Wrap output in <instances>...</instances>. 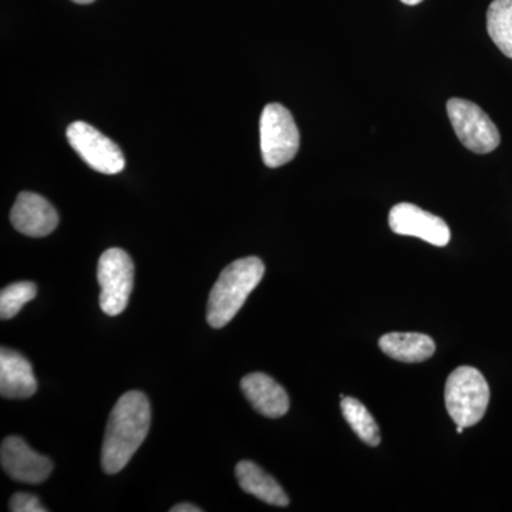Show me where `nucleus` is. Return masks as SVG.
Wrapping results in <instances>:
<instances>
[{
    "mask_svg": "<svg viewBox=\"0 0 512 512\" xmlns=\"http://www.w3.org/2000/svg\"><path fill=\"white\" fill-rule=\"evenodd\" d=\"M264 274V262L256 256L238 259L221 272L208 299L207 320L212 328H224L235 318Z\"/></svg>",
    "mask_w": 512,
    "mask_h": 512,
    "instance_id": "f03ea898",
    "label": "nucleus"
},
{
    "mask_svg": "<svg viewBox=\"0 0 512 512\" xmlns=\"http://www.w3.org/2000/svg\"><path fill=\"white\" fill-rule=\"evenodd\" d=\"M261 153L266 167L278 168L288 164L298 154L301 146L298 126L291 111L279 103L265 106L262 111Z\"/></svg>",
    "mask_w": 512,
    "mask_h": 512,
    "instance_id": "20e7f679",
    "label": "nucleus"
},
{
    "mask_svg": "<svg viewBox=\"0 0 512 512\" xmlns=\"http://www.w3.org/2000/svg\"><path fill=\"white\" fill-rule=\"evenodd\" d=\"M444 400L454 423L466 429L483 419L490 402V387L474 367H457L448 376Z\"/></svg>",
    "mask_w": 512,
    "mask_h": 512,
    "instance_id": "7ed1b4c3",
    "label": "nucleus"
},
{
    "mask_svg": "<svg viewBox=\"0 0 512 512\" xmlns=\"http://www.w3.org/2000/svg\"><path fill=\"white\" fill-rule=\"evenodd\" d=\"M403 3H406V5L414 6L419 5V3L423 2V0H402Z\"/></svg>",
    "mask_w": 512,
    "mask_h": 512,
    "instance_id": "aec40b11",
    "label": "nucleus"
},
{
    "mask_svg": "<svg viewBox=\"0 0 512 512\" xmlns=\"http://www.w3.org/2000/svg\"><path fill=\"white\" fill-rule=\"evenodd\" d=\"M389 225L394 234L420 238L434 247H446L451 238L446 221L409 202L394 205Z\"/></svg>",
    "mask_w": 512,
    "mask_h": 512,
    "instance_id": "6e6552de",
    "label": "nucleus"
},
{
    "mask_svg": "<svg viewBox=\"0 0 512 512\" xmlns=\"http://www.w3.org/2000/svg\"><path fill=\"white\" fill-rule=\"evenodd\" d=\"M245 397L256 412L269 419L285 416L289 410V396L284 387L265 373H251L241 382Z\"/></svg>",
    "mask_w": 512,
    "mask_h": 512,
    "instance_id": "9b49d317",
    "label": "nucleus"
},
{
    "mask_svg": "<svg viewBox=\"0 0 512 512\" xmlns=\"http://www.w3.org/2000/svg\"><path fill=\"white\" fill-rule=\"evenodd\" d=\"M10 221L20 234L42 238L52 234L59 224V215L53 205L35 192H22L16 198Z\"/></svg>",
    "mask_w": 512,
    "mask_h": 512,
    "instance_id": "9d476101",
    "label": "nucleus"
},
{
    "mask_svg": "<svg viewBox=\"0 0 512 512\" xmlns=\"http://www.w3.org/2000/svg\"><path fill=\"white\" fill-rule=\"evenodd\" d=\"M0 461L6 474L19 483H43L53 470V463L49 457L35 453L25 440L18 436H10L3 440Z\"/></svg>",
    "mask_w": 512,
    "mask_h": 512,
    "instance_id": "1a4fd4ad",
    "label": "nucleus"
},
{
    "mask_svg": "<svg viewBox=\"0 0 512 512\" xmlns=\"http://www.w3.org/2000/svg\"><path fill=\"white\" fill-rule=\"evenodd\" d=\"M9 510L12 512H46L36 495L16 493L10 498Z\"/></svg>",
    "mask_w": 512,
    "mask_h": 512,
    "instance_id": "a211bd4d",
    "label": "nucleus"
},
{
    "mask_svg": "<svg viewBox=\"0 0 512 512\" xmlns=\"http://www.w3.org/2000/svg\"><path fill=\"white\" fill-rule=\"evenodd\" d=\"M37 380L25 356L15 350H0V394L5 399H28L36 393Z\"/></svg>",
    "mask_w": 512,
    "mask_h": 512,
    "instance_id": "f8f14e48",
    "label": "nucleus"
},
{
    "mask_svg": "<svg viewBox=\"0 0 512 512\" xmlns=\"http://www.w3.org/2000/svg\"><path fill=\"white\" fill-rule=\"evenodd\" d=\"M97 279L101 288L100 308L109 316H117L127 308L134 285V264L120 248H110L100 256Z\"/></svg>",
    "mask_w": 512,
    "mask_h": 512,
    "instance_id": "39448f33",
    "label": "nucleus"
},
{
    "mask_svg": "<svg viewBox=\"0 0 512 512\" xmlns=\"http://www.w3.org/2000/svg\"><path fill=\"white\" fill-rule=\"evenodd\" d=\"M235 476L245 493L276 507H286L289 504V497L281 484L252 461L244 460L238 463Z\"/></svg>",
    "mask_w": 512,
    "mask_h": 512,
    "instance_id": "ddd939ff",
    "label": "nucleus"
},
{
    "mask_svg": "<svg viewBox=\"0 0 512 512\" xmlns=\"http://www.w3.org/2000/svg\"><path fill=\"white\" fill-rule=\"evenodd\" d=\"M74 3H79V5H90L94 0H72Z\"/></svg>",
    "mask_w": 512,
    "mask_h": 512,
    "instance_id": "412c9836",
    "label": "nucleus"
},
{
    "mask_svg": "<svg viewBox=\"0 0 512 512\" xmlns=\"http://www.w3.org/2000/svg\"><path fill=\"white\" fill-rule=\"evenodd\" d=\"M463 431H464V427L457 426V433H458V434L463 433Z\"/></svg>",
    "mask_w": 512,
    "mask_h": 512,
    "instance_id": "4be33fe9",
    "label": "nucleus"
},
{
    "mask_svg": "<svg viewBox=\"0 0 512 512\" xmlns=\"http://www.w3.org/2000/svg\"><path fill=\"white\" fill-rule=\"evenodd\" d=\"M66 134L70 146L93 170L114 175L126 167V158L120 147L89 123L74 121L67 128Z\"/></svg>",
    "mask_w": 512,
    "mask_h": 512,
    "instance_id": "0eeeda50",
    "label": "nucleus"
},
{
    "mask_svg": "<svg viewBox=\"0 0 512 512\" xmlns=\"http://www.w3.org/2000/svg\"><path fill=\"white\" fill-rule=\"evenodd\" d=\"M447 113L458 140L468 150L488 154L500 146V131L488 114L473 101L448 100Z\"/></svg>",
    "mask_w": 512,
    "mask_h": 512,
    "instance_id": "423d86ee",
    "label": "nucleus"
},
{
    "mask_svg": "<svg viewBox=\"0 0 512 512\" xmlns=\"http://www.w3.org/2000/svg\"><path fill=\"white\" fill-rule=\"evenodd\" d=\"M340 409H342L343 417L360 440L372 447L379 446L382 441L379 424L376 423L372 413L366 409L365 404L353 397H343Z\"/></svg>",
    "mask_w": 512,
    "mask_h": 512,
    "instance_id": "2eb2a0df",
    "label": "nucleus"
},
{
    "mask_svg": "<svg viewBox=\"0 0 512 512\" xmlns=\"http://www.w3.org/2000/svg\"><path fill=\"white\" fill-rule=\"evenodd\" d=\"M171 512H202L200 507H195V505L192 504H177L174 505L173 508L170 510Z\"/></svg>",
    "mask_w": 512,
    "mask_h": 512,
    "instance_id": "6ab92c4d",
    "label": "nucleus"
},
{
    "mask_svg": "<svg viewBox=\"0 0 512 512\" xmlns=\"http://www.w3.org/2000/svg\"><path fill=\"white\" fill-rule=\"evenodd\" d=\"M37 295V286L33 282H18L6 286L0 292V318H15L26 303L33 301Z\"/></svg>",
    "mask_w": 512,
    "mask_h": 512,
    "instance_id": "f3484780",
    "label": "nucleus"
},
{
    "mask_svg": "<svg viewBox=\"0 0 512 512\" xmlns=\"http://www.w3.org/2000/svg\"><path fill=\"white\" fill-rule=\"evenodd\" d=\"M151 424V406L141 392H127L111 410L101 448L104 473H120L146 440Z\"/></svg>",
    "mask_w": 512,
    "mask_h": 512,
    "instance_id": "f257e3e1",
    "label": "nucleus"
},
{
    "mask_svg": "<svg viewBox=\"0 0 512 512\" xmlns=\"http://www.w3.org/2000/svg\"><path fill=\"white\" fill-rule=\"evenodd\" d=\"M379 346L387 356L404 363L424 362L436 352L434 340L423 333H387Z\"/></svg>",
    "mask_w": 512,
    "mask_h": 512,
    "instance_id": "4468645a",
    "label": "nucleus"
},
{
    "mask_svg": "<svg viewBox=\"0 0 512 512\" xmlns=\"http://www.w3.org/2000/svg\"><path fill=\"white\" fill-rule=\"evenodd\" d=\"M488 35L512 59V0H494L487 12Z\"/></svg>",
    "mask_w": 512,
    "mask_h": 512,
    "instance_id": "dca6fc26",
    "label": "nucleus"
}]
</instances>
